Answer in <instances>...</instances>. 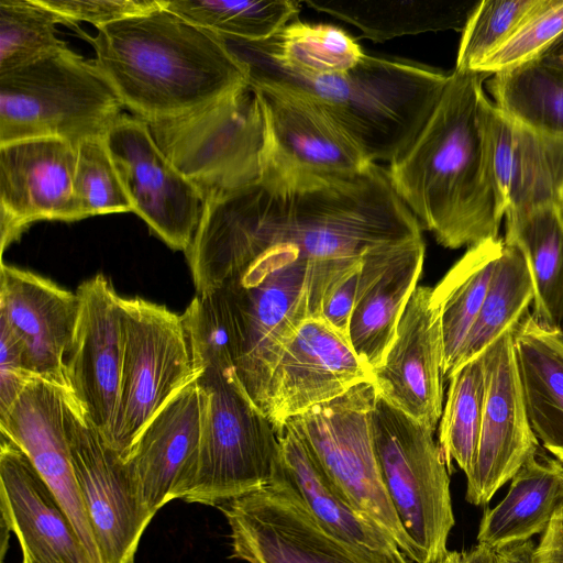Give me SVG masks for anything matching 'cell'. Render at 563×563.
Returning a JSON list of instances; mask_svg holds the SVG:
<instances>
[{"label":"cell","mask_w":563,"mask_h":563,"mask_svg":"<svg viewBox=\"0 0 563 563\" xmlns=\"http://www.w3.org/2000/svg\"><path fill=\"white\" fill-rule=\"evenodd\" d=\"M421 229L377 163L353 175L264 169L252 183L205 198L186 255L203 294L235 276L258 246H286L310 266L313 318L369 249L422 238Z\"/></svg>","instance_id":"cell-1"},{"label":"cell","mask_w":563,"mask_h":563,"mask_svg":"<svg viewBox=\"0 0 563 563\" xmlns=\"http://www.w3.org/2000/svg\"><path fill=\"white\" fill-rule=\"evenodd\" d=\"M484 73L454 69L410 147L387 168L422 229L448 249L498 238L501 220L481 112Z\"/></svg>","instance_id":"cell-2"},{"label":"cell","mask_w":563,"mask_h":563,"mask_svg":"<svg viewBox=\"0 0 563 563\" xmlns=\"http://www.w3.org/2000/svg\"><path fill=\"white\" fill-rule=\"evenodd\" d=\"M95 64L124 108L148 121L202 107L249 84L216 33L161 7L98 29Z\"/></svg>","instance_id":"cell-3"},{"label":"cell","mask_w":563,"mask_h":563,"mask_svg":"<svg viewBox=\"0 0 563 563\" xmlns=\"http://www.w3.org/2000/svg\"><path fill=\"white\" fill-rule=\"evenodd\" d=\"M217 35L245 68L250 84H272L306 95L373 163L390 164L410 147L449 77L418 63L367 54L346 71L301 76L274 65L243 40Z\"/></svg>","instance_id":"cell-4"},{"label":"cell","mask_w":563,"mask_h":563,"mask_svg":"<svg viewBox=\"0 0 563 563\" xmlns=\"http://www.w3.org/2000/svg\"><path fill=\"white\" fill-rule=\"evenodd\" d=\"M203 395L197 465L179 499L219 507L272 485L283 472L277 430L234 368L196 365Z\"/></svg>","instance_id":"cell-5"},{"label":"cell","mask_w":563,"mask_h":563,"mask_svg":"<svg viewBox=\"0 0 563 563\" xmlns=\"http://www.w3.org/2000/svg\"><path fill=\"white\" fill-rule=\"evenodd\" d=\"M123 109L95 62L68 46L0 73V145L57 137L77 147L104 136Z\"/></svg>","instance_id":"cell-6"},{"label":"cell","mask_w":563,"mask_h":563,"mask_svg":"<svg viewBox=\"0 0 563 563\" xmlns=\"http://www.w3.org/2000/svg\"><path fill=\"white\" fill-rule=\"evenodd\" d=\"M372 438L382 481L417 555L438 563L454 526L450 473L431 429L376 397Z\"/></svg>","instance_id":"cell-7"},{"label":"cell","mask_w":563,"mask_h":563,"mask_svg":"<svg viewBox=\"0 0 563 563\" xmlns=\"http://www.w3.org/2000/svg\"><path fill=\"white\" fill-rule=\"evenodd\" d=\"M147 124L161 151L205 198L261 176L264 119L250 84L189 112Z\"/></svg>","instance_id":"cell-8"},{"label":"cell","mask_w":563,"mask_h":563,"mask_svg":"<svg viewBox=\"0 0 563 563\" xmlns=\"http://www.w3.org/2000/svg\"><path fill=\"white\" fill-rule=\"evenodd\" d=\"M376 397L373 383L364 382L284 422L305 442L352 506L416 563V551L385 489L374 451L371 416Z\"/></svg>","instance_id":"cell-9"},{"label":"cell","mask_w":563,"mask_h":563,"mask_svg":"<svg viewBox=\"0 0 563 563\" xmlns=\"http://www.w3.org/2000/svg\"><path fill=\"white\" fill-rule=\"evenodd\" d=\"M123 361L109 444L125 461L148 421L197 373L181 314L142 298H122Z\"/></svg>","instance_id":"cell-10"},{"label":"cell","mask_w":563,"mask_h":563,"mask_svg":"<svg viewBox=\"0 0 563 563\" xmlns=\"http://www.w3.org/2000/svg\"><path fill=\"white\" fill-rule=\"evenodd\" d=\"M230 527L231 558L247 563H413L401 551L360 547L321 526L284 474L218 507Z\"/></svg>","instance_id":"cell-11"},{"label":"cell","mask_w":563,"mask_h":563,"mask_svg":"<svg viewBox=\"0 0 563 563\" xmlns=\"http://www.w3.org/2000/svg\"><path fill=\"white\" fill-rule=\"evenodd\" d=\"M64 424L79 494L104 563H132L152 521L126 462L69 390Z\"/></svg>","instance_id":"cell-12"},{"label":"cell","mask_w":563,"mask_h":563,"mask_svg":"<svg viewBox=\"0 0 563 563\" xmlns=\"http://www.w3.org/2000/svg\"><path fill=\"white\" fill-rule=\"evenodd\" d=\"M104 139L133 212L167 245L186 252L202 213L201 190L161 151L145 120L123 114Z\"/></svg>","instance_id":"cell-13"},{"label":"cell","mask_w":563,"mask_h":563,"mask_svg":"<svg viewBox=\"0 0 563 563\" xmlns=\"http://www.w3.org/2000/svg\"><path fill=\"white\" fill-rule=\"evenodd\" d=\"M250 85L264 119L262 170L353 175L374 164L306 95L272 84Z\"/></svg>","instance_id":"cell-14"},{"label":"cell","mask_w":563,"mask_h":563,"mask_svg":"<svg viewBox=\"0 0 563 563\" xmlns=\"http://www.w3.org/2000/svg\"><path fill=\"white\" fill-rule=\"evenodd\" d=\"M373 382L372 368L347 335L308 318L284 349L268 380L262 411L275 427L286 419Z\"/></svg>","instance_id":"cell-15"},{"label":"cell","mask_w":563,"mask_h":563,"mask_svg":"<svg viewBox=\"0 0 563 563\" xmlns=\"http://www.w3.org/2000/svg\"><path fill=\"white\" fill-rule=\"evenodd\" d=\"M512 330H507L483 352L486 399L465 496L475 506L488 504L540 445L526 411Z\"/></svg>","instance_id":"cell-16"},{"label":"cell","mask_w":563,"mask_h":563,"mask_svg":"<svg viewBox=\"0 0 563 563\" xmlns=\"http://www.w3.org/2000/svg\"><path fill=\"white\" fill-rule=\"evenodd\" d=\"M76 292L80 311L66 358L68 389L109 443L123 361L122 297L102 274L81 283Z\"/></svg>","instance_id":"cell-17"},{"label":"cell","mask_w":563,"mask_h":563,"mask_svg":"<svg viewBox=\"0 0 563 563\" xmlns=\"http://www.w3.org/2000/svg\"><path fill=\"white\" fill-rule=\"evenodd\" d=\"M76 147L57 137L0 145L1 253L33 222L81 220L74 196Z\"/></svg>","instance_id":"cell-18"},{"label":"cell","mask_w":563,"mask_h":563,"mask_svg":"<svg viewBox=\"0 0 563 563\" xmlns=\"http://www.w3.org/2000/svg\"><path fill=\"white\" fill-rule=\"evenodd\" d=\"M431 296V287L415 288L372 383L379 398L435 432L443 411V341Z\"/></svg>","instance_id":"cell-19"},{"label":"cell","mask_w":563,"mask_h":563,"mask_svg":"<svg viewBox=\"0 0 563 563\" xmlns=\"http://www.w3.org/2000/svg\"><path fill=\"white\" fill-rule=\"evenodd\" d=\"M65 390L41 377L33 378L0 417V431L30 459L95 562L104 563L74 474L64 424Z\"/></svg>","instance_id":"cell-20"},{"label":"cell","mask_w":563,"mask_h":563,"mask_svg":"<svg viewBox=\"0 0 563 563\" xmlns=\"http://www.w3.org/2000/svg\"><path fill=\"white\" fill-rule=\"evenodd\" d=\"M481 112L500 216L547 205L563 209V136L514 120L486 93Z\"/></svg>","instance_id":"cell-21"},{"label":"cell","mask_w":563,"mask_h":563,"mask_svg":"<svg viewBox=\"0 0 563 563\" xmlns=\"http://www.w3.org/2000/svg\"><path fill=\"white\" fill-rule=\"evenodd\" d=\"M0 501L2 526L15 534L22 563H96L55 494L3 434Z\"/></svg>","instance_id":"cell-22"},{"label":"cell","mask_w":563,"mask_h":563,"mask_svg":"<svg viewBox=\"0 0 563 563\" xmlns=\"http://www.w3.org/2000/svg\"><path fill=\"white\" fill-rule=\"evenodd\" d=\"M0 272V320L21 341L30 371L69 390L66 358L79 318L77 292L4 263Z\"/></svg>","instance_id":"cell-23"},{"label":"cell","mask_w":563,"mask_h":563,"mask_svg":"<svg viewBox=\"0 0 563 563\" xmlns=\"http://www.w3.org/2000/svg\"><path fill=\"white\" fill-rule=\"evenodd\" d=\"M203 395L196 378L148 421L125 462L145 507L156 514L179 499L198 461Z\"/></svg>","instance_id":"cell-24"},{"label":"cell","mask_w":563,"mask_h":563,"mask_svg":"<svg viewBox=\"0 0 563 563\" xmlns=\"http://www.w3.org/2000/svg\"><path fill=\"white\" fill-rule=\"evenodd\" d=\"M426 245L422 238L378 245L362 260L347 338L373 369L394 341L406 305L418 286Z\"/></svg>","instance_id":"cell-25"},{"label":"cell","mask_w":563,"mask_h":563,"mask_svg":"<svg viewBox=\"0 0 563 563\" xmlns=\"http://www.w3.org/2000/svg\"><path fill=\"white\" fill-rule=\"evenodd\" d=\"M517 367L530 427L563 463V336L529 311L512 330Z\"/></svg>","instance_id":"cell-26"},{"label":"cell","mask_w":563,"mask_h":563,"mask_svg":"<svg viewBox=\"0 0 563 563\" xmlns=\"http://www.w3.org/2000/svg\"><path fill=\"white\" fill-rule=\"evenodd\" d=\"M275 428L284 477L321 526L360 547L384 552L400 551L380 527L352 506L286 422Z\"/></svg>","instance_id":"cell-27"},{"label":"cell","mask_w":563,"mask_h":563,"mask_svg":"<svg viewBox=\"0 0 563 563\" xmlns=\"http://www.w3.org/2000/svg\"><path fill=\"white\" fill-rule=\"evenodd\" d=\"M563 500V463L539 445L511 478L506 497L484 512L477 544L494 551L543 533Z\"/></svg>","instance_id":"cell-28"},{"label":"cell","mask_w":563,"mask_h":563,"mask_svg":"<svg viewBox=\"0 0 563 563\" xmlns=\"http://www.w3.org/2000/svg\"><path fill=\"white\" fill-rule=\"evenodd\" d=\"M505 246L504 239H488L468 246L464 255L432 288L439 309L443 341L442 372H455L465 341L482 309L493 273Z\"/></svg>","instance_id":"cell-29"},{"label":"cell","mask_w":563,"mask_h":563,"mask_svg":"<svg viewBox=\"0 0 563 563\" xmlns=\"http://www.w3.org/2000/svg\"><path fill=\"white\" fill-rule=\"evenodd\" d=\"M309 8L345 21L368 40L445 30L463 31L478 1L444 0H302Z\"/></svg>","instance_id":"cell-30"},{"label":"cell","mask_w":563,"mask_h":563,"mask_svg":"<svg viewBox=\"0 0 563 563\" xmlns=\"http://www.w3.org/2000/svg\"><path fill=\"white\" fill-rule=\"evenodd\" d=\"M504 219L505 243L522 253L532 275L534 300L531 313L540 325L555 329L563 286V209L547 205L508 212Z\"/></svg>","instance_id":"cell-31"},{"label":"cell","mask_w":563,"mask_h":563,"mask_svg":"<svg viewBox=\"0 0 563 563\" xmlns=\"http://www.w3.org/2000/svg\"><path fill=\"white\" fill-rule=\"evenodd\" d=\"M245 42L274 65L301 76L343 73L365 55L342 29L297 19L265 41Z\"/></svg>","instance_id":"cell-32"},{"label":"cell","mask_w":563,"mask_h":563,"mask_svg":"<svg viewBox=\"0 0 563 563\" xmlns=\"http://www.w3.org/2000/svg\"><path fill=\"white\" fill-rule=\"evenodd\" d=\"M493 103L534 130L563 136V69L533 60L485 81Z\"/></svg>","instance_id":"cell-33"},{"label":"cell","mask_w":563,"mask_h":563,"mask_svg":"<svg viewBox=\"0 0 563 563\" xmlns=\"http://www.w3.org/2000/svg\"><path fill=\"white\" fill-rule=\"evenodd\" d=\"M533 300L534 287L527 261L516 246L505 243L485 301L460 354L456 369L479 356L501 334L515 328Z\"/></svg>","instance_id":"cell-34"},{"label":"cell","mask_w":563,"mask_h":563,"mask_svg":"<svg viewBox=\"0 0 563 563\" xmlns=\"http://www.w3.org/2000/svg\"><path fill=\"white\" fill-rule=\"evenodd\" d=\"M449 379L448 399L439 426V445L449 473L454 461L467 477L476 460L486 399L483 353L460 366Z\"/></svg>","instance_id":"cell-35"},{"label":"cell","mask_w":563,"mask_h":563,"mask_svg":"<svg viewBox=\"0 0 563 563\" xmlns=\"http://www.w3.org/2000/svg\"><path fill=\"white\" fill-rule=\"evenodd\" d=\"M164 8L217 34L249 42L265 41L297 19L296 0H161Z\"/></svg>","instance_id":"cell-36"},{"label":"cell","mask_w":563,"mask_h":563,"mask_svg":"<svg viewBox=\"0 0 563 563\" xmlns=\"http://www.w3.org/2000/svg\"><path fill=\"white\" fill-rule=\"evenodd\" d=\"M57 24L66 22L38 0H0V73L67 46Z\"/></svg>","instance_id":"cell-37"},{"label":"cell","mask_w":563,"mask_h":563,"mask_svg":"<svg viewBox=\"0 0 563 563\" xmlns=\"http://www.w3.org/2000/svg\"><path fill=\"white\" fill-rule=\"evenodd\" d=\"M74 196L81 220L108 213L133 212L104 136L89 137L76 147Z\"/></svg>","instance_id":"cell-38"},{"label":"cell","mask_w":563,"mask_h":563,"mask_svg":"<svg viewBox=\"0 0 563 563\" xmlns=\"http://www.w3.org/2000/svg\"><path fill=\"white\" fill-rule=\"evenodd\" d=\"M563 34V0H538L512 33L474 71L493 76L539 59Z\"/></svg>","instance_id":"cell-39"},{"label":"cell","mask_w":563,"mask_h":563,"mask_svg":"<svg viewBox=\"0 0 563 563\" xmlns=\"http://www.w3.org/2000/svg\"><path fill=\"white\" fill-rule=\"evenodd\" d=\"M537 3L538 0L478 1L462 31L454 69L475 70Z\"/></svg>","instance_id":"cell-40"},{"label":"cell","mask_w":563,"mask_h":563,"mask_svg":"<svg viewBox=\"0 0 563 563\" xmlns=\"http://www.w3.org/2000/svg\"><path fill=\"white\" fill-rule=\"evenodd\" d=\"M58 13L67 25L88 22L97 29L151 12L161 7V0H38Z\"/></svg>","instance_id":"cell-41"},{"label":"cell","mask_w":563,"mask_h":563,"mask_svg":"<svg viewBox=\"0 0 563 563\" xmlns=\"http://www.w3.org/2000/svg\"><path fill=\"white\" fill-rule=\"evenodd\" d=\"M37 376L29 368L24 347L0 320V417L4 416L26 385Z\"/></svg>","instance_id":"cell-42"},{"label":"cell","mask_w":563,"mask_h":563,"mask_svg":"<svg viewBox=\"0 0 563 563\" xmlns=\"http://www.w3.org/2000/svg\"><path fill=\"white\" fill-rule=\"evenodd\" d=\"M360 269L344 278L327 297L320 309L319 317L345 335L354 306Z\"/></svg>","instance_id":"cell-43"},{"label":"cell","mask_w":563,"mask_h":563,"mask_svg":"<svg viewBox=\"0 0 563 563\" xmlns=\"http://www.w3.org/2000/svg\"><path fill=\"white\" fill-rule=\"evenodd\" d=\"M534 563H563V503L536 545Z\"/></svg>","instance_id":"cell-44"},{"label":"cell","mask_w":563,"mask_h":563,"mask_svg":"<svg viewBox=\"0 0 563 563\" xmlns=\"http://www.w3.org/2000/svg\"><path fill=\"white\" fill-rule=\"evenodd\" d=\"M438 563H497L496 552L477 544L466 551H449Z\"/></svg>","instance_id":"cell-45"},{"label":"cell","mask_w":563,"mask_h":563,"mask_svg":"<svg viewBox=\"0 0 563 563\" xmlns=\"http://www.w3.org/2000/svg\"><path fill=\"white\" fill-rule=\"evenodd\" d=\"M536 545L531 540L496 550L497 563H534Z\"/></svg>","instance_id":"cell-46"},{"label":"cell","mask_w":563,"mask_h":563,"mask_svg":"<svg viewBox=\"0 0 563 563\" xmlns=\"http://www.w3.org/2000/svg\"><path fill=\"white\" fill-rule=\"evenodd\" d=\"M538 60L563 69V34L542 54Z\"/></svg>","instance_id":"cell-47"},{"label":"cell","mask_w":563,"mask_h":563,"mask_svg":"<svg viewBox=\"0 0 563 563\" xmlns=\"http://www.w3.org/2000/svg\"><path fill=\"white\" fill-rule=\"evenodd\" d=\"M555 329H558V331L563 336V286L561 289L559 306H558V310H556Z\"/></svg>","instance_id":"cell-48"},{"label":"cell","mask_w":563,"mask_h":563,"mask_svg":"<svg viewBox=\"0 0 563 563\" xmlns=\"http://www.w3.org/2000/svg\"><path fill=\"white\" fill-rule=\"evenodd\" d=\"M132 563H134V562H132Z\"/></svg>","instance_id":"cell-49"},{"label":"cell","mask_w":563,"mask_h":563,"mask_svg":"<svg viewBox=\"0 0 563 563\" xmlns=\"http://www.w3.org/2000/svg\"><path fill=\"white\" fill-rule=\"evenodd\" d=\"M562 503H563V500H562Z\"/></svg>","instance_id":"cell-50"}]
</instances>
